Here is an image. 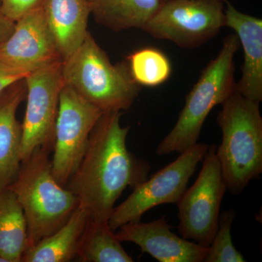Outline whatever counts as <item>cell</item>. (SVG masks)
Instances as JSON below:
<instances>
[{
    "label": "cell",
    "instance_id": "cell-1",
    "mask_svg": "<svg viewBox=\"0 0 262 262\" xmlns=\"http://www.w3.org/2000/svg\"><path fill=\"white\" fill-rule=\"evenodd\" d=\"M121 116L122 112L101 115L78 168L66 186L78 198L94 222H108L125 189H134L149 178V162L127 149L130 126H122Z\"/></svg>",
    "mask_w": 262,
    "mask_h": 262
},
{
    "label": "cell",
    "instance_id": "cell-20",
    "mask_svg": "<svg viewBox=\"0 0 262 262\" xmlns=\"http://www.w3.org/2000/svg\"><path fill=\"white\" fill-rule=\"evenodd\" d=\"M127 65L136 83L145 87H157L166 82L171 75L170 60L155 48L138 50L127 58Z\"/></svg>",
    "mask_w": 262,
    "mask_h": 262
},
{
    "label": "cell",
    "instance_id": "cell-21",
    "mask_svg": "<svg viewBox=\"0 0 262 262\" xmlns=\"http://www.w3.org/2000/svg\"><path fill=\"white\" fill-rule=\"evenodd\" d=\"M236 211L229 208L220 215L219 226L213 241L208 247L205 262H244L242 253L232 244L231 228Z\"/></svg>",
    "mask_w": 262,
    "mask_h": 262
},
{
    "label": "cell",
    "instance_id": "cell-17",
    "mask_svg": "<svg viewBox=\"0 0 262 262\" xmlns=\"http://www.w3.org/2000/svg\"><path fill=\"white\" fill-rule=\"evenodd\" d=\"M98 24L120 32L144 28L161 6V0H87Z\"/></svg>",
    "mask_w": 262,
    "mask_h": 262
},
{
    "label": "cell",
    "instance_id": "cell-12",
    "mask_svg": "<svg viewBox=\"0 0 262 262\" xmlns=\"http://www.w3.org/2000/svg\"><path fill=\"white\" fill-rule=\"evenodd\" d=\"M165 216L144 223L129 222L115 234L120 242L135 244L160 262H203L208 251L204 247L173 233Z\"/></svg>",
    "mask_w": 262,
    "mask_h": 262
},
{
    "label": "cell",
    "instance_id": "cell-10",
    "mask_svg": "<svg viewBox=\"0 0 262 262\" xmlns=\"http://www.w3.org/2000/svg\"><path fill=\"white\" fill-rule=\"evenodd\" d=\"M62 62L33 71L24 78L27 104L21 124V163L39 148L53 151L60 94L64 85Z\"/></svg>",
    "mask_w": 262,
    "mask_h": 262
},
{
    "label": "cell",
    "instance_id": "cell-2",
    "mask_svg": "<svg viewBox=\"0 0 262 262\" xmlns=\"http://www.w3.org/2000/svg\"><path fill=\"white\" fill-rule=\"evenodd\" d=\"M217 123L222 143L215 149L227 189L239 194L262 173V117L259 102L234 91L222 103Z\"/></svg>",
    "mask_w": 262,
    "mask_h": 262
},
{
    "label": "cell",
    "instance_id": "cell-22",
    "mask_svg": "<svg viewBox=\"0 0 262 262\" xmlns=\"http://www.w3.org/2000/svg\"><path fill=\"white\" fill-rule=\"evenodd\" d=\"M46 0H0L2 13L16 21L29 12L44 6Z\"/></svg>",
    "mask_w": 262,
    "mask_h": 262
},
{
    "label": "cell",
    "instance_id": "cell-7",
    "mask_svg": "<svg viewBox=\"0 0 262 262\" xmlns=\"http://www.w3.org/2000/svg\"><path fill=\"white\" fill-rule=\"evenodd\" d=\"M224 0H167L143 31L179 47L194 48L208 42L226 27Z\"/></svg>",
    "mask_w": 262,
    "mask_h": 262
},
{
    "label": "cell",
    "instance_id": "cell-19",
    "mask_svg": "<svg viewBox=\"0 0 262 262\" xmlns=\"http://www.w3.org/2000/svg\"><path fill=\"white\" fill-rule=\"evenodd\" d=\"M77 261L81 262H133L117 238L108 222L90 220L81 238Z\"/></svg>",
    "mask_w": 262,
    "mask_h": 262
},
{
    "label": "cell",
    "instance_id": "cell-18",
    "mask_svg": "<svg viewBox=\"0 0 262 262\" xmlns=\"http://www.w3.org/2000/svg\"><path fill=\"white\" fill-rule=\"evenodd\" d=\"M28 246L23 209L9 188L0 189V256L8 262H21Z\"/></svg>",
    "mask_w": 262,
    "mask_h": 262
},
{
    "label": "cell",
    "instance_id": "cell-8",
    "mask_svg": "<svg viewBox=\"0 0 262 262\" xmlns=\"http://www.w3.org/2000/svg\"><path fill=\"white\" fill-rule=\"evenodd\" d=\"M215 149L214 144L208 147L198 178L177 204L181 236L204 247H209L218 229L221 204L227 190Z\"/></svg>",
    "mask_w": 262,
    "mask_h": 262
},
{
    "label": "cell",
    "instance_id": "cell-9",
    "mask_svg": "<svg viewBox=\"0 0 262 262\" xmlns=\"http://www.w3.org/2000/svg\"><path fill=\"white\" fill-rule=\"evenodd\" d=\"M103 114L69 86H63L51 160L53 177L66 187L83 158L96 122Z\"/></svg>",
    "mask_w": 262,
    "mask_h": 262
},
{
    "label": "cell",
    "instance_id": "cell-23",
    "mask_svg": "<svg viewBox=\"0 0 262 262\" xmlns=\"http://www.w3.org/2000/svg\"><path fill=\"white\" fill-rule=\"evenodd\" d=\"M29 74L0 63V94L11 84L24 80Z\"/></svg>",
    "mask_w": 262,
    "mask_h": 262
},
{
    "label": "cell",
    "instance_id": "cell-6",
    "mask_svg": "<svg viewBox=\"0 0 262 262\" xmlns=\"http://www.w3.org/2000/svg\"><path fill=\"white\" fill-rule=\"evenodd\" d=\"M208 147L204 143H196L133 189L130 196L112 212L108 222L112 229L115 232L125 224L141 221L146 212L159 205L177 204Z\"/></svg>",
    "mask_w": 262,
    "mask_h": 262
},
{
    "label": "cell",
    "instance_id": "cell-14",
    "mask_svg": "<svg viewBox=\"0 0 262 262\" xmlns=\"http://www.w3.org/2000/svg\"><path fill=\"white\" fill-rule=\"evenodd\" d=\"M26 96L24 79L0 94V189L14 182L21 166L22 125L16 113Z\"/></svg>",
    "mask_w": 262,
    "mask_h": 262
},
{
    "label": "cell",
    "instance_id": "cell-16",
    "mask_svg": "<svg viewBox=\"0 0 262 262\" xmlns=\"http://www.w3.org/2000/svg\"><path fill=\"white\" fill-rule=\"evenodd\" d=\"M91 216L79 203L68 221L58 230L26 250L24 262H69L77 257L84 229Z\"/></svg>",
    "mask_w": 262,
    "mask_h": 262
},
{
    "label": "cell",
    "instance_id": "cell-11",
    "mask_svg": "<svg viewBox=\"0 0 262 262\" xmlns=\"http://www.w3.org/2000/svg\"><path fill=\"white\" fill-rule=\"evenodd\" d=\"M44 6L15 21L13 32L0 45V63L29 74L63 61L48 25Z\"/></svg>",
    "mask_w": 262,
    "mask_h": 262
},
{
    "label": "cell",
    "instance_id": "cell-4",
    "mask_svg": "<svg viewBox=\"0 0 262 262\" xmlns=\"http://www.w3.org/2000/svg\"><path fill=\"white\" fill-rule=\"evenodd\" d=\"M62 75L66 85L103 113L128 110L140 92L127 63L113 64L89 32L62 62Z\"/></svg>",
    "mask_w": 262,
    "mask_h": 262
},
{
    "label": "cell",
    "instance_id": "cell-24",
    "mask_svg": "<svg viewBox=\"0 0 262 262\" xmlns=\"http://www.w3.org/2000/svg\"><path fill=\"white\" fill-rule=\"evenodd\" d=\"M15 25V22L5 16L0 10V45L10 37Z\"/></svg>",
    "mask_w": 262,
    "mask_h": 262
},
{
    "label": "cell",
    "instance_id": "cell-25",
    "mask_svg": "<svg viewBox=\"0 0 262 262\" xmlns=\"http://www.w3.org/2000/svg\"><path fill=\"white\" fill-rule=\"evenodd\" d=\"M167 0H161L162 3H165V2H166Z\"/></svg>",
    "mask_w": 262,
    "mask_h": 262
},
{
    "label": "cell",
    "instance_id": "cell-3",
    "mask_svg": "<svg viewBox=\"0 0 262 262\" xmlns=\"http://www.w3.org/2000/svg\"><path fill=\"white\" fill-rule=\"evenodd\" d=\"M50 154L42 148L36 149L21 163L18 177L8 187L23 209L28 248L64 225L80 203L78 198L53 177Z\"/></svg>",
    "mask_w": 262,
    "mask_h": 262
},
{
    "label": "cell",
    "instance_id": "cell-15",
    "mask_svg": "<svg viewBox=\"0 0 262 262\" xmlns=\"http://www.w3.org/2000/svg\"><path fill=\"white\" fill-rule=\"evenodd\" d=\"M46 18L62 59L77 49L88 32L91 15L87 0H46Z\"/></svg>",
    "mask_w": 262,
    "mask_h": 262
},
{
    "label": "cell",
    "instance_id": "cell-5",
    "mask_svg": "<svg viewBox=\"0 0 262 262\" xmlns=\"http://www.w3.org/2000/svg\"><path fill=\"white\" fill-rule=\"evenodd\" d=\"M239 47L236 34L225 38L220 53L203 70L187 95L175 125L157 148L158 156L180 154L198 143L202 127L211 110L235 91L234 57Z\"/></svg>",
    "mask_w": 262,
    "mask_h": 262
},
{
    "label": "cell",
    "instance_id": "cell-13",
    "mask_svg": "<svg viewBox=\"0 0 262 262\" xmlns=\"http://www.w3.org/2000/svg\"><path fill=\"white\" fill-rule=\"evenodd\" d=\"M226 27L233 29L242 45L244 61L235 90L245 98L262 101V20L238 11L225 0Z\"/></svg>",
    "mask_w": 262,
    "mask_h": 262
}]
</instances>
